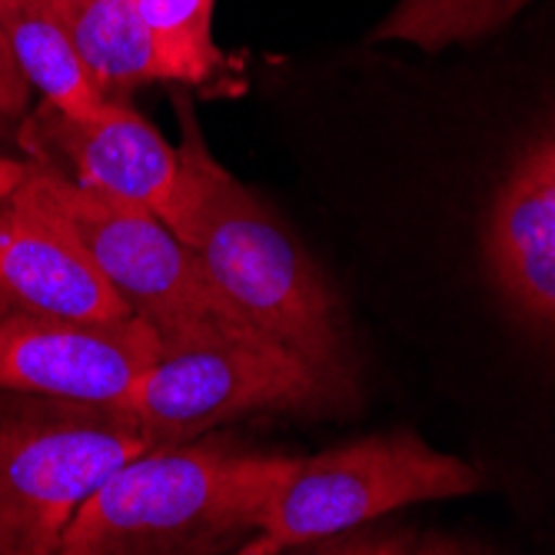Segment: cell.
Segmentation results:
<instances>
[{"instance_id": "obj_4", "label": "cell", "mask_w": 555, "mask_h": 555, "mask_svg": "<svg viewBox=\"0 0 555 555\" xmlns=\"http://www.w3.org/2000/svg\"><path fill=\"white\" fill-rule=\"evenodd\" d=\"M146 439L124 406L27 396L0 410V552L50 555L67 522Z\"/></svg>"}, {"instance_id": "obj_14", "label": "cell", "mask_w": 555, "mask_h": 555, "mask_svg": "<svg viewBox=\"0 0 555 555\" xmlns=\"http://www.w3.org/2000/svg\"><path fill=\"white\" fill-rule=\"evenodd\" d=\"M30 83L14 57L11 40L0 27V130H11L17 124H24L27 111H30Z\"/></svg>"}, {"instance_id": "obj_5", "label": "cell", "mask_w": 555, "mask_h": 555, "mask_svg": "<svg viewBox=\"0 0 555 555\" xmlns=\"http://www.w3.org/2000/svg\"><path fill=\"white\" fill-rule=\"evenodd\" d=\"M479 466L429 446L413 429L376 433L296 460L263 529L240 545L243 555L317 548L320 542L373 526L406 506L482 492Z\"/></svg>"}, {"instance_id": "obj_3", "label": "cell", "mask_w": 555, "mask_h": 555, "mask_svg": "<svg viewBox=\"0 0 555 555\" xmlns=\"http://www.w3.org/2000/svg\"><path fill=\"white\" fill-rule=\"evenodd\" d=\"M14 196L67 233L124 307L154 326L164 343L254 330L157 214L87 190L37 160Z\"/></svg>"}, {"instance_id": "obj_13", "label": "cell", "mask_w": 555, "mask_h": 555, "mask_svg": "<svg viewBox=\"0 0 555 555\" xmlns=\"http://www.w3.org/2000/svg\"><path fill=\"white\" fill-rule=\"evenodd\" d=\"M157 54L177 83H210L223 74V54L214 43L217 0H133Z\"/></svg>"}, {"instance_id": "obj_9", "label": "cell", "mask_w": 555, "mask_h": 555, "mask_svg": "<svg viewBox=\"0 0 555 555\" xmlns=\"http://www.w3.org/2000/svg\"><path fill=\"white\" fill-rule=\"evenodd\" d=\"M0 296L11 310L80 320L133 317L74 240L21 196H0Z\"/></svg>"}, {"instance_id": "obj_7", "label": "cell", "mask_w": 555, "mask_h": 555, "mask_svg": "<svg viewBox=\"0 0 555 555\" xmlns=\"http://www.w3.org/2000/svg\"><path fill=\"white\" fill-rule=\"evenodd\" d=\"M164 339L140 317L80 320L0 310V389L120 406Z\"/></svg>"}, {"instance_id": "obj_6", "label": "cell", "mask_w": 555, "mask_h": 555, "mask_svg": "<svg viewBox=\"0 0 555 555\" xmlns=\"http://www.w3.org/2000/svg\"><path fill=\"white\" fill-rule=\"evenodd\" d=\"M146 446L204 439L223 423L280 410H336L320 376L257 330L164 343L120 402Z\"/></svg>"}, {"instance_id": "obj_10", "label": "cell", "mask_w": 555, "mask_h": 555, "mask_svg": "<svg viewBox=\"0 0 555 555\" xmlns=\"http://www.w3.org/2000/svg\"><path fill=\"white\" fill-rule=\"evenodd\" d=\"M90 80L107 100L170 80L133 0H50Z\"/></svg>"}, {"instance_id": "obj_11", "label": "cell", "mask_w": 555, "mask_h": 555, "mask_svg": "<svg viewBox=\"0 0 555 555\" xmlns=\"http://www.w3.org/2000/svg\"><path fill=\"white\" fill-rule=\"evenodd\" d=\"M0 27L30 90L43 96V104L70 117L107 111L111 100L90 80L50 0H0Z\"/></svg>"}, {"instance_id": "obj_16", "label": "cell", "mask_w": 555, "mask_h": 555, "mask_svg": "<svg viewBox=\"0 0 555 555\" xmlns=\"http://www.w3.org/2000/svg\"><path fill=\"white\" fill-rule=\"evenodd\" d=\"M0 310H11V307H8V302H4V296H0Z\"/></svg>"}, {"instance_id": "obj_15", "label": "cell", "mask_w": 555, "mask_h": 555, "mask_svg": "<svg viewBox=\"0 0 555 555\" xmlns=\"http://www.w3.org/2000/svg\"><path fill=\"white\" fill-rule=\"evenodd\" d=\"M30 164L34 160H17V157L0 154V196H14L21 190V183L30 173Z\"/></svg>"}, {"instance_id": "obj_12", "label": "cell", "mask_w": 555, "mask_h": 555, "mask_svg": "<svg viewBox=\"0 0 555 555\" xmlns=\"http://www.w3.org/2000/svg\"><path fill=\"white\" fill-rule=\"evenodd\" d=\"M532 0H399L373 30L376 43H413L426 54L466 47L506 30Z\"/></svg>"}, {"instance_id": "obj_1", "label": "cell", "mask_w": 555, "mask_h": 555, "mask_svg": "<svg viewBox=\"0 0 555 555\" xmlns=\"http://www.w3.org/2000/svg\"><path fill=\"white\" fill-rule=\"evenodd\" d=\"M177 114L180 186L164 223L249 326L320 376L336 410L357 406L360 360L336 289L280 217L210 154L190 104L177 100Z\"/></svg>"}, {"instance_id": "obj_8", "label": "cell", "mask_w": 555, "mask_h": 555, "mask_svg": "<svg viewBox=\"0 0 555 555\" xmlns=\"http://www.w3.org/2000/svg\"><path fill=\"white\" fill-rule=\"evenodd\" d=\"M21 143L30 160L74 183L137 204L167 220L180 186V154L167 137L124 100H111L93 117H70L50 104L27 114Z\"/></svg>"}, {"instance_id": "obj_2", "label": "cell", "mask_w": 555, "mask_h": 555, "mask_svg": "<svg viewBox=\"0 0 555 555\" xmlns=\"http://www.w3.org/2000/svg\"><path fill=\"white\" fill-rule=\"evenodd\" d=\"M296 456L227 439L146 446L100 486L61 535L64 555L217 552L254 539Z\"/></svg>"}]
</instances>
